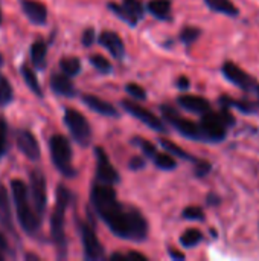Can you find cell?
I'll list each match as a JSON object with an SVG mask.
<instances>
[{"label":"cell","mask_w":259,"mask_h":261,"mask_svg":"<svg viewBox=\"0 0 259 261\" xmlns=\"http://www.w3.org/2000/svg\"><path fill=\"white\" fill-rule=\"evenodd\" d=\"M29 197L37 211V214L43 219L47 208V182L46 176L41 170L34 168L29 171Z\"/></svg>","instance_id":"8992f818"},{"label":"cell","mask_w":259,"mask_h":261,"mask_svg":"<svg viewBox=\"0 0 259 261\" xmlns=\"http://www.w3.org/2000/svg\"><path fill=\"white\" fill-rule=\"evenodd\" d=\"M162 145H163V148H166L168 151H171V153H174V154H177V156H180V158H183V159H191L189 154H186L180 147H177L176 144H172V142H169V141H162Z\"/></svg>","instance_id":"e575fe53"},{"label":"cell","mask_w":259,"mask_h":261,"mask_svg":"<svg viewBox=\"0 0 259 261\" xmlns=\"http://www.w3.org/2000/svg\"><path fill=\"white\" fill-rule=\"evenodd\" d=\"M111 260L125 261V260H128V257H127V255H124V254H113V255H111Z\"/></svg>","instance_id":"ee69618b"},{"label":"cell","mask_w":259,"mask_h":261,"mask_svg":"<svg viewBox=\"0 0 259 261\" xmlns=\"http://www.w3.org/2000/svg\"><path fill=\"white\" fill-rule=\"evenodd\" d=\"M3 66H5V57H3V55L0 54V69H2Z\"/></svg>","instance_id":"f6af8a7d"},{"label":"cell","mask_w":259,"mask_h":261,"mask_svg":"<svg viewBox=\"0 0 259 261\" xmlns=\"http://www.w3.org/2000/svg\"><path fill=\"white\" fill-rule=\"evenodd\" d=\"M139 144H140V147H142L143 153H145L148 158H154V156H156L157 150H156V147H154L151 142H148V141H139Z\"/></svg>","instance_id":"74e56055"},{"label":"cell","mask_w":259,"mask_h":261,"mask_svg":"<svg viewBox=\"0 0 259 261\" xmlns=\"http://www.w3.org/2000/svg\"><path fill=\"white\" fill-rule=\"evenodd\" d=\"M3 23V12H2V6H0V26Z\"/></svg>","instance_id":"bcb514c9"},{"label":"cell","mask_w":259,"mask_h":261,"mask_svg":"<svg viewBox=\"0 0 259 261\" xmlns=\"http://www.w3.org/2000/svg\"><path fill=\"white\" fill-rule=\"evenodd\" d=\"M79 234H81L84 258L92 261L102 260L104 258V249H102V245L99 243V240L96 237L93 226L90 223L81 222L79 223Z\"/></svg>","instance_id":"52a82bcc"},{"label":"cell","mask_w":259,"mask_h":261,"mask_svg":"<svg viewBox=\"0 0 259 261\" xmlns=\"http://www.w3.org/2000/svg\"><path fill=\"white\" fill-rule=\"evenodd\" d=\"M64 125L67 127L72 139L81 145V147H87L90 144L92 139V128L89 121L85 119V116L75 110V109H66L64 110V116H63Z\"/></svg>","instance_id":"5b68a950"},{"label":"cell","mask_w":259,"mask_h":261,"mask_svg":"<svg viewBox=\"0 0 259 261\" xmlns=\"http://www.w3.org/2000/svg\"><path fill=\"white\" fill-rule=\"evenodd\" d=\"M20 9L24 14V17L29 20V23L35 26H44L47 23V6L40 0H18Z\"/></svg>","instance_id":"5bb4252c"},{"label":"cell","mask_w":259,"mask_h":261,"mask_svg":"<svg viewBox=\"0 0 259 261\" xmlns=\"http://www.w3.org/2000/svg\"><path fill=\"white\" fill-rule=\"evenodd\" d=\"M200 35V29L198 28H183L182 34H180V40L186 44L194 43Z\"/></svg>","instance_id":"1f68e13d"},{"label":"cell","mask_w":259,"mask_h":261,"mask_svg":"<svg viewBox=\"0 0 259 261\" xmlns=\"http://www.w3.org/2000/svg\"><path fill=\"white\" fill-rule=\"evenodd\" d=\"M15 145H17L18 151L31 162L40 161L41 148H40L37 136L29 128H17L15 130Z\"/></svg>","instance_id":"9c48e42d"},{"label":"cell","mask_w":259,"mask_h":261,"mask_svg":"<svg viewBox=\"0 0 259 261\" xmlns=\"http://www.w3.org/2000/svg\"><path fill=\"white\" fill-rule=\"evenodd\" d=\"M82 102L90 110H93V112H96L99 115L111 116V118L118 116V110L111 104H108L107 101H104V99H101V98H98L95 95H82Z\"/></svg>","instance_id":"44dd1931"},{"label":"cell","mask_w":259,"mask_h":261,"mask_svg":"<svg viewBox=\"0 0 259 261\" xmlns=\"http://www.w3.org/2000/svg\"><path fill=\"white\" fill-rule=\"evenodd\" d=\"M14 258H17V254H15V251L11 248L9 240L6 239L5 231L0 229V261L14 260Z\"/></svg>","instance_id":"f1b7e54d"},{"label":"cell","mask_w":259,"mask_h":261,"mask_svg":"<svg viewBox=\"0 0 259 261\" xmlns=\"http://www.w3.org/2000/svg\"><path fill=\"white\" fill-rule=\"evenodd\" d=\"M169 255H171L172 258H177V260H185V254H180V252H177V251H174V249L169 251Z\"/></svg>","instance_id":"b9f144b4"},{"label":"cell","mask_w":259,"mask_h":261,"mask_svg":"<svg viewBox=\"0 0 259 261\" xmlns=\"http://www.w3.org/2000/svg\"><path fill=\"white\" fill-rule=\"evenodd\" d=\"M8 133H9V124L3 116H0V162L9 151Z\"/></svg>","instance_id":"4316f807"},{"label":"cell","mask_w":259,"mask_h":261,"mask_svg":"<svg viewBox=\"0 0 259 261\" xmlns=\"http://www.w3.org/2000/svg\"><path fill=\"white\" fill-rule=\"evenodd\" d=\"M73 194L63 184L55 191V208L50 217V239L55 246L56 257L64 260L67 257V237H66V211L72 203Z\"/></svg>","instance_id":"7a4b0ae2"},{"label":"cell","mask_w":259,"mask_h":261,"mask_svg":"<svg viewBox=\"0 0 259 261\" xmlns=\"http://www.w3.org/2000/svg\"><path fill=\"white\" fill-rule=\"evenodd\" d=\"M163 115L165 118L172 124V127L180 132L183 136L186 138H191V139H195V141H203L205 136H203V132H202V127L197 125L195 122L189 121V119H185V118H180L172 109L169 107H163Z\"/></svg>","instance_id":"30bf717a"},{"label":"cell","mask_w":259,"mask_h":261,"mask_svg":"<svg viewBox=\"0 0 259 261\" xmlns=\"http://www.w3.org/2000/svg\"><path fill=\"white\" fill-rule=\"evenodd\" d=\"M183 217L189 219V220H203L205 219V213L198 206H188L183 211Z\"/></svg>","instance_id":"836d02e7"},{"label":"cell","mask_w":259,"mask_h":261,"mask_svg":"<svg viewBox=\"0 0 259 261\" xmlns=\"http://www.w3.org/2000/svg\"><path fill=\"white\" fill-rule=\"evenodd\" d=\"M95 40H96V34H95V29H93V28H87V29L82 32V35H81L82 46H85V47L92 46V44L95 43Z\"/></svg>","instance_id":"d590c367"},{"label":"cell","mask_w":259,"mask_h":261,"mask_svg":"<svg viewBox=\"0 0 259 261\" xmlns=\"http://www.w3.org/2000/svg\"><path fill=\"white\" fill-rule=\"evenodd\" d=\"M9 188H11L12 202H14V213H15V217L21 231L27 237L35 239L41 231L43 219L37 214L31 202L27 185L20 179H12L9 182Z\"/></svg>","instance_id":"6da1fadb"},{"label":"cell","mask_w":259,"mask_h":261,"mask_svg":"<svg viewBox=\"0 0 259 261\" xmlns=\"http://www.w3.org/2000/svg\"><path fill=\"white\" fill-rule=\"evenodd\" d=\"M223 73L226 75V78L234 83L235 86L241 87L243 90H247V92H253L255 95H259V84L253 81V78L246 73L241 67H238L237 64L234 63H226L224 67H223Z\"/></svg>","instance_id":"8fae6325"},{"label":"cell","mask_w":259,"mask_h":261,"mask_svg":"<svg viewBox=\"0 0 259 261\" xmlns=\"http://www.w3.org/2000/svg\"><path fill=\"white\" fill-rule=\"evenodd\" d=\"M122 107L128 113H131L134 118H137L139 121H142L145 125H148L150 128L157 130V132H166V128L163 127L162 121L156 115H153L150 110H147L145 107H142L140 104L133 102V101H122Z\"/></svg>","instance_id":"9a60e30c"},{"label":"cell","mask_w":259,"mask_h":261,"mask_svg":"<svg viewBox=\"0 0 259 261\" xmlns=\"http://www.w3.org/2000/svg\"><path fill=\"white\" fill-rule=\"evenodd\" d=\"M23 258H24V260H27V261H31V260L38 261V260H40V257H38V255H35V254H32V252H27V254H24V255H23Z\"/></svg>","instance_id":"7bdbcfd3"},{"label":"cell","mask_w":259,"mask_h":261,"mask_svg":"<svg viewBox=\"0 0 259 261\" xmlns=\"http://www.w3.org/2000/svg\"><path fill=\"white\" fill-rule=\"evenodd\" d=\"M122 8L128 14L131 24H136L137 20L143 15V5L140 0H122Z\"/></svg>","instance_id":"cb8c5ba5"},{"label":"cell","mask_w":259,"mask_h":261,"mask_svg":"<svg viewBox=\"0 0 259 261\" xmlns=\"http://www.w3.org/2000/svg\"><path fill=\"white\" fill-rule=\"evenodd\" d=\"M206 5L217 11V12H221V14H226V15H231V17H235L238 15V9L237 6L234 5V2L231 0H205Z\"/></svg>","instance_id":"d4e9b609"},{"label":"cell","mask_w":259,"mask_h":261,"mask_svg":"<svg viewBox=\"0 0 259 261\" xmlns=\"http://www.w3.org/2000/svg\"><path fill=\"white\" fill-rule=\"evenodd\" d=\"M15 98V93H14V87L11 84V81L6 78V75H3L0 72V107H8L12 104Z\"/></svg>","instance_id":"7402d4cb"},{"label":"cell","mask_w":259,"mask_h":261,"mask_svg":"<svg viewBox=\"0 0 259 261\" xmlns=\"http://www.w3.org/2000/svg\"><path fill=\"white\" fill-rule=\"evenodd\" d=\"M98 41H99V44H102V46L111 54V57H114V58H122V57H124V54H125V46H124L122 38H121L116 32L104 31V32L99 34Z\"/></svg>","instance_id":"e0dca14e"},{"label":"cell","mask_w":259,"mask_h":261,"mask_svg":"<svg viewBox=\"0 0 259 261\" xmlns=\"http://www.w3.org/2000/svg\"><path fill=\"white\" fill-rule=\"evenodd\" d=\"M49 86H50V90L58 96L73 98L76 95V89L72 83V76L66 73H52L49 80Z\"/></svg>","instance_id":"2e32d148"},{"label":"cell","mask_w":259,"mask_h":261,"mask_svg":"<svg viewBox=\"0 0 259 261\" xmlns=\"http://www.w3.org/2000/svg\"><path fill=\"white\" fill-rule=\"evenodd\" d=\"M29 58L35 70H44L47 67V43L37 40L29 46Z\"/></svg>","instance_id":"ac0fdd59"},{"label":"cell","mask_w":259,"mask_h":261,"mask_svg":"<svg viewBox=\"0 0 259 261\" xmlns=\"http://www.w3.org/2000/svg\"><path fill=\"white\" fill-rule=\"evenodd\" d=\"M127 257H128V260H133V261H147V257H145V255H142L140 252H128V254H127Z\"/></svg>","instance_id":"60d3db41"},{"label":"cell","mask_w":259,"mask_h":261,"mask_svg":"<svg viewBox=\"0 0 259 261\" xmlns=\"http://www.w3.org/2000/svg\"><path fill=\"white\" fill-rule=\"evenodd\" d=\"M107 226L118 237L127 239V240H136V242H142L148 232V225H147V220L142 217V214L127 206H122L107 222Z\"/></svg>","instance_id":"3957f363"},{"label":"cell","mask_w":259,"mask_h":261,"mask_svg":"<svg viewBox=\"0 0 259 261\" xmlns=\"http://www.w3.org/2000/svg\"><path fill=\"white\" fill-rule=\"evenodd\" d=\"M143 167H145V162L142 159H139V158H133L130 161V168H133V170H139V168H143Z\"/></svg>","instance_id":"f35d334b"},{"label":"cell","mask_w":259,"mask_h":261,"mask_svg":"<svg viewBox=\"0 0 259 261\" xmlns=\"http://www.w3.org/2000/svg\"><path fill=\"white\" fill-rule=\"evenodd\" d=\"M12 199L9 197L8 188L0 182V226L5 232L11 234V237L17 239V231L14 225V211H12Z\"/></svg>","instance_id":"4fadbf2b"},{"label":"cell","mask_w":259,"mask_h":261,"mask_svg":"<svg viewBox=\"0 0 259 261\" xmlns=\"http://www.w3.org/2000/svg\"><path fill=\"white\" fill-rule=\"evenodd\" d=\"M177 86L180 90H188L189 89V80L186 76H180L179 81H177Z\"/></svg>","instance_id":"ab89813d"},{"label":"cell","mask_w":259,"mask_h":261,"mask_svg":"<svg viewBox=\"0 0 259 261\" xmlns=\"http://www.w3.org/2000/svg\"><path fill=\"white\" fill-rule=\"evenodd\" d=\"M49 153L53 167L64 176V177H75L76 170L72 165V145L70 141L64 135H52L49 139Z\"/></svg>","instance_id":"277c9868"},{"label":"cell","mask_w":259,"mask_h":261,"mask_svg":"<svg viewBox=\"0 0 259 261\" xmlns=\"http://www.w3.org/2000/svg\"><path fill=\"white\" fill-rule=\"evenodd\" d=\"M154 159V162H156V165L160 168V170H174L176 168V159L171 156V154H168V153H156V156L153 158Z\"/></svg>","instance_id":"f546056e"},{"label":"cell","mask_w":259,"mask_h":261,"mask_svg":"<svg viewBox=\"0 0 259 261\" xmlns=\"http://www.w3.org/2000/svg\"><path fill=\"white\" fill-rule=\"evenodd\" d=\"M60 69L69 76H76L81 72V61L76 57H64L60 60Z\"/></svg>","instance_id":"484cf974"},{"label":"cell","mask_w":259,"mask_h":261,"mask_svg":"<svg viewBox=\"0 0 259 261\" xmlns=\"http://www.w3.org/2000/svg\"><path fill=\"white\" fill-rule=\"evenodd\" d=\"M203 136L206 141H223L226 136V128L227 124L224 122L221 113H215V112H206L202 116V122H200Z\"/></svg>","instance_id":"ba28073f"},{"label":"cell","mask_w":259,"mask_h":261,"mask_svg":"<svg viewBox=\"0 0 259 261\" xmlns=\"http://www.w3.org/2000/svg\"><path fill=\"white\" fill-rule=\"evenodd\" d=\"M209 171H211V164H209V162H205V161L197 162V165H195V174H197L198 177L206 176Z\"/></svg>","instance_id":"8d00e7d4"},{"label":"cell","mask_w":259,"mask_h":261,"mask_svg":"<svg viewBox=\"0 0 259 261\" xmlns=\"http://www.w3.org/2000/svg\"><path fill=\"white\" fill-rule=\"evenodd\" d=\"M125 90H127V93H130L136 101H143V99H147V92H145L143 87H140L139 84L130 83V84H127Z\"/></svg>","instance_id":"d6a6232c"},{"label":"cell","mask_w":259,"mask_h":261,"mask_svg":"<svg viewBox=\"0 0 259 261\" xmlns=\"http://www.w3.org/2000/svg\"><path fill=\"white\" fill-rule=\"evenodd\" d=\"M202 239H203V234L198 229H188V231L183 232V236L180 239V243L185 248H194L202 242Z\"/></svg>","instance_id":"83f0119b"},{"label":"cell","mask_w":259,"mask_h":261,"mask_svg":"<svg viewBox=\"0 0 259 261\" xmlns=\"http://www.w3.org/2000/svg\"><path fill=\"white\" fill-rule=\"evenodd\" d=\"M18 72L24 81V84L27 86V89L37 96V98H44V92L41 90V86H40V81L37 78V73H35V67L34 66H29L26 63H23L20 67H18Z\"/></svg>","instance_id":"d6986e66"},{"label":"cell","mask_w":259,"mask_h":261,"mask_svg":"<svg viewBox=\"0 0 259 261\" xmlns=\"http://www.w3.org/2000/svg\"><path fill=\"white\" fill-rule=\"evenodd\" d=\"M95 158H96V177L98 182L107 184V185H114L119 182V174L116 168L110 164L108 156L101 147L95 148Z\"/></svg>","instance_id":"7c38bea8"},{"label":"cell","mask_w":259,"mask_h":261,"mask_svg":"<svg viewBox=\"0 0 259 261\" xmlns=\"http://www.w3.org/2000/svg\"><path fill=\"white\" fill-rule=\"evenodd\" d=\"M148 11L156 18H168L171 14V2L169 0H150Z\"/></svg>","instance_id":"603a6c76"},{"label":"cell","mask_w":259,"mask_h":261,"mask_svg":"<svg viewBox=\"0 0 259 261\" xmlns=\"http://www.w3.org/2000/svg\"><path fill=\"white\" fill-rule=\"evenodd\" d=\"M179 104L192 113H206L211 110L209 101L197 95H182L179 96Z\"/></svg>","instance_id":"ffe728a7"},{"label":"cell","mask_w":259,"mask_h":261,"mask_svg":"<svg viewBox=\"0 0 259 261\" xmlns=\"http://www.w3.org/2000/svg\"><path fill=\"white\" fill-rule=\"evenodd\" d=\"M90 63H92V66H93L96 70H99L101 73H108V72H111V64H110V61H108L104 55H101V54L92 55V57H90Z\"/></svg>","instance_id":"4dcf8cb0"}]
</instances>
